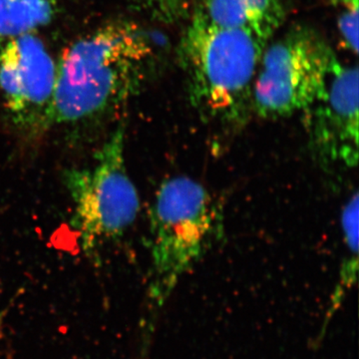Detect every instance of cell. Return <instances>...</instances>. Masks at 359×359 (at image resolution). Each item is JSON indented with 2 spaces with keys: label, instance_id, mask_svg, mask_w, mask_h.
I'll return each mask as SVG.
<instances>
[{
  "label": "cell",
  "instance_id": "obj_11",
  "mask_svg": "<svg viewBox=\"0 0 359 359\" xmlns=\"http://www.w3.org/2000/svg\"><path fill=\"white\" fill-rule=\"evenodd\" d=\"M337 11V28L344 45L354 55L358 52V0H332Z\"/></svg>",
  "mask_w": 359,
  "mask_h": 359
},
{
  "label": "cell",
  "instance_id": "obj_8",
  "mask_svg": "<svg viewBox=\"0 0 359 359\" xmlns=\"http://www.w3.org/2000/svg\"><path fill=\"white\" fill-rule=\"evenodd\" d=\"M193 15L219 27L245 30L268 44L285 13L280 0H194Z\"/></svg>",
  "mask_w": 359,
  "mask_h": 359
},
{
  "label": "cell",
  "instance_id": "obj_4",
  "mask_svg": "<svg viewBox=\"0 0 359 359\" xmlns=\"http://www.w3.org/2000/svg\"><path fill=\"white\" fill-rule=\"evenodd\" d=\"M126 128L119 122L89 166L66 170L63 178L73 204L72 224L88 256L124 237L133 226L140 198L125 159Z\"/></svg>",
  "mask_w": 359,
  "mask_h": 359
},
{
  "label": "cell",
  "instance_id": "obj_12",
  "mask_svg": "<svg viewBox=\"0 0 359 359\" xmlns=\"http://www.w3.org/2000/svg\"><path fill=\"white\" fill-rule=\"evenodd\" d=\"M129 4L164 23H173L186 13V0H127Z\"/></svg>",
  "mask_w": 359,
  "mask_h": 359
},
{
  "label": "cell",
  "instance_id": "obj_10",
  "mask_svg": "<svg viewBox=\"0 0 359 359\" xmlns=\"http://www.w3.org/2000/svg\"><path fill=\"white\" fill-rule=\"evenodd\" d=\"M358 193L355 192L344 205L341 212V229L344 235V257L340 269V283L335 297L344 294V290L355 282L358 269Z\"/></svg>",
  "mask_w": 359,
  "mask_h": 359
},
{
  "label": "cell",
  "instance_id": "obj_5",
  "mask_svg": "<svg viewBox=\"0 0 359 359\" xmlns=\"http://www.w3.org/2000/svg\"><path fill=\"white\" fill-rule=\"evenodd\" d=\"M335 55L309 26H294L266 44L252 90V112L278 119L309 109L323 96Z\"/></svg>",
  "mask_w": 359,
  "mask_h": 359
},
{
  "label": "cell",
  "instance_id": "obj_9",
  "mask_svg": "<svg viewBox=\"0 0 359 359\" xmlns=\"http://www.w3.org/2000/svg\"><path fill=\"white\" fill-rule=\"evenodd\" d=\"M61 0H0V37L34 32L55 18Z\"/></svg>",
  "mask_w": 359,
  "mask_h": 359
},
{
  "label": "cell",
  "instance_id": "obj_1",
  "mask_svg": "<svg viewBox=\"0 0 359 359\" xmlns=\"http://www.w3.org/2000/svg\"><path fill=\"white\" fill-rule=\"evenodd\" d=\"M153 59L150 37L129 21L73 42L57 61L52 127L79 128L114 114L143 87Z\"/></svg>",
  "mask_w": 359,
  "mask_h": 359
},
{
  "label": "cell",
  "instance_id": "obj_7",
  "mask_svg": "<svg viewBox=\"0 0 359 359\" xmlns=\"http://www.w3.org/2000/svg\"><path fill=\"white\" fill-rule=\"evenodd\" d=\"M358 68L335 55L323 96L304 111L309 145L320 164L349 169L358 163Z\"/></svg>",
  "mask_w": 359,
  "mask_h": 359
},
{
  "label": "cell",
  "instance_id": "obj_2",
  "mask_svg": "<svg viewBox=\"0 0 359 359\" xmlns=\"http://www.w3.org/2000/svg\"><path fill=\"white\" fill-rule=\"evenodd\" d=\"M266 43L193 15L178 46L189 99L202 119L238 129L252 112V90Z\"/></svg>",
  "mask_w": 359,
  "mask_h": 359
},
{
  "label": "cell",
  "instance_id": "obj_3",
  "mask_svg": "<svg viewBox=\"0 0 359 359\" xmlns=\"http://www.w3.org/2000/svg\"><path fill=\"white\" fill-rule=\"evenodd\" d=\"M149 224V290L161 302L221 238L223 208L203 184L172 177L156 193Z\"/></svg>",
  "mask_w": 359,
  "mask_h": 359
},
{
  "label": "cell",
  "instance_id": "obj_6",
  "mask_svg": "<svg viewBox=\"0 0 359 359\" xmlns=\"http://www.w3.org/2000/svg\"><path fill=\"white\" fill-rule=\"evenodd\" d=\"M57 61L34 32L0 37V97L16 133L35 144L52 128Z\"/></svg>",
  "mask_w": 359,
  "mask_h": 359
}]
</instances>
